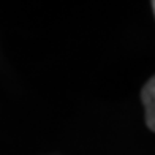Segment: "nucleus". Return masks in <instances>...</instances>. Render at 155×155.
<instances>
[{"label":"nucleus","instance_id":"2","mask_svg":"<svg viewBox=\"0 0 155 155\" xmlns=\"http://www.w3.org/2000/svg\"><path fill=\"white\" fill-rule=\"evenodd\" d=\"M152 8H153V13H155V0L152 2Z\"/></svg>","mask_w":155,"mask_h":155},{"label":"nucleus","instance_id":"1","mask_svg":"<svg viewBox=\"0 0 155 155\" xmlns=\"http://www.w3.org/2000/svg\"><path fill=\"white\" fill-rule=\"evenodd\" d=\"M141 98H143V103H144V108H146L147 127H149L152 131H155V76L152 79H149V82L144 86Z\"/></svg>","mask_w":155,"mask_h":155}]
</instances>
